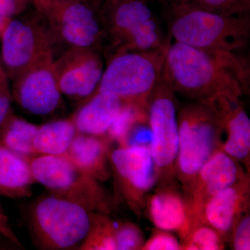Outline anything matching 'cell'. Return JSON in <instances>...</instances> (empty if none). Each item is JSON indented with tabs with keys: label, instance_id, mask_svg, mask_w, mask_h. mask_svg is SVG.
I'll return each instance as SVG.
<instances>
[{
	"label": "cell",
	"instance_id": "obj_28",
	"mask_svg": "<svg viewBox=\"0 0 250 250\" xmlns=\"http://www.w3.org/2000/svg\"><path fill=\"white\" fill-rule=\"evenodd\" d=\"M143 250H182V243L170 231L158 229L143 244Z\"/></svg>",
	"mask_w": 250,
	"mask_h": 250
},
{
	"label": "cell",
	"instance_id": "obj_25",
	"mask_svg": "<svg viewBox=\"0 0 250 250\" xmlns=\"http://www.w3.org/2000/svg\"><path fill=\"white\" fill-rule=\"evenodd\" d=\"M182 239V250H221L225 248V238L215 229L203 223L193 224Z\"/></svg>",
	"mask_w": 250,
	"mask_h": 250
},
{
	"label": "cell",
	"instance_id": "obj_12",
	"mask_svg": "<svg viewBox=\"0 0 250 250\" xmlns=\"http://www.w3.org/2000/svg\"><path fill=\"white\" fill-rule=\"evenodd\" d=\"M62 95L75 100L90 98L98 90L104 68L99 49L70 48L54 61Z\"/></svg>",
	"mask_w": 250,
	"mask_h": 250
},
{
	"label": "cell",
	"instance_id": "obj_6",
	"mask_svg": "<svg viewBox=\"0 0 250 250\" xmlns=\"http://www.w3.org/2000/svg\"><path fill=\"white\" fill-rule=\"evenodd\" d=\"M170 43L146 52H117L104 69L96 91L108 92L125 103L147 108L151 95L162 75Z\"/></svg>",
	"mask_w": 250,
	"mask_h": 250
},
{
	"label": "cell",
	"instance_id": "obj_26",
	"mask_svg": "<svg viewBox=\"0 0 250 250\" xmlns=\"http://www.w3.org/2000/svg\"><path fill=\"white\" fill-rule=\"evenodd\" d=\"M146 118H147V108L125 102L106 136L111 142H117L120 146H123L128 133L135 123Z\"/></svg>",
	"mask_w": 250,
	"mask_h": 250
},
{
	"label": "cell",
	"instance_id": "obj_16",
	"mask_svg": "<svg viewBox=\"0 0 250 250\" xmlns=\"http://www.w3.org/2000/svg\"><path fill=\"white\" fill-rule=\"evenodd\" d=\"M249 194L250 179L246 175L208 199L202 207L197 223L209 225L228 239L237 220L247 211Z\"/></svg>",
	"mask_w": 250,
	"mask_h": 250
},
{
	"label": "cell",
	"instance_id": "obj_17",
	"mask_svg": "<svg viewBox=\"0 0 250 250\" xmlns=\"http://www.w3.org/2000/svg\"><path fill=\"white\" fill-rule=\"evenodd\" d=\"M148 202V213L158 229L176 231L184 238L190 227L187 198L169 186H162Z\"/></svg>",
	"mask_w": 250,
	"mask_h": 250
},
{
	"label": "cell",
	"instance_id": "obj_30",
	"mask_svg": "<svg viewBox=\"0 0 250 250\" xmlns=\"http://www.w3.org/2000/svg\"><path fill=\"white\" fill-rule=\"evenodd\" d=\"M31 5V0H0V14L4 17H17Z\"/></svg>",
	"mask_w": 250,
	"mask_h": 250
},
{
	"label": "cell",
	"instance_id": "obj_3",
	"mask_svg": "<svg viewBox=\"0 0 250 250\" xmlns=\"http://www.w3.org/2000/svg\"><path fill=\"white\" fill-rule=\"evenodd\" d=\"M179 147L175 176L186 196L206 161L221 147L223 126L216 111L208 101H192L177 113Z\"/></svg>",
	"mask_w": 250,
	"mask_h": 250
},
{
	"label": "cell",
	"instance_id": "obj_10",
	"mask_svg": "<svg viewBox=\"0 0 250 250\" xmlns=\"http://www.w3.org/2000/svg\"><path fill=\"white\" fill-rule=\"evenodd\" d=\"M41 18V21L27 16L11 18L5 26L1 36V58L11 80H16L42 59L54 55L57 42Z\"/></svg>",
	"mask_w": 250,
	"mask_h": 250
},
{
	"label": "cell",
	"instance_id": "obj_19",
	"mask_svg": "<svg viewBox=\"0 0 250 250\" xmlns=\"http://www.w3.org/2000/svg\"><path fill=\"white\" fill-rule=\"evenodd\" d=\"M111 141L106 136L77 133L66 154L85 173L100 182L107 180Z\"/></svg>",
	"mask_w": 250,
	"mask_h": 250
},
{
	"label": "cell",
	"instance_id": "obj_11",
	"mask_svg": "<svg viewBox=\"0 0 250 250\" xmlns=\"http://www.w3.org/2000/svg\"><path fill=\"white\" fill-rule=\"evenodd\" d=\"M109 162L120 192L130 208L139 211L144 197L158 182L149 147L119 146L110 152Z\"/></svg>",
	"mask_w": 250,
	"mask_h": 250
},
{
	"label": "cell",
	"instance_id": "obj_31",
	"mask_svg": "<svg viewBox=\"0 0 250 250\" xmlns=\"http://www.w3.org/2000/svg\"><path fill=\"white\" fill-rule=\"evenodd\" d=\"M0 236L7 240L11 244L19 248H23L22 243L18 239L17 235L15 233L14 229L11 228L9 218L0 203Z\"/></svg>",
	"mask_w": 250,
	"mask_h": 250
},
{
	"label": "cell",
	"instance_id": "obj_15",
	"mask_svg": "<svg viewBox=\"0 0 250 250\" xmlns=\"http://www.w3.org/2000/svg\"><path fill=\"white\" fill-rule=\"evenodd\" d=\"M207 101L214 108L226 134V139L220 147L249 170L250 119L241 98L220 96Z\"/></svg>",
	"mask_w": 250,
	"mask_h": 250
},
{
	"label": "cell",
	"instance_id": "obj_14",
	"mask_svg": "<svg viewBox=\"0 0 250 250\" xmlns=\"http://www.w3.org/2000/svg\"><path fill=\"white\" fill-rule=\"evenodd\" d=\"M219 147L210 156L196 176L186 198L190 219L196 221L206 202L224 189L244 178L241 166Z\"/></svg>",
	"mask_w": 250,
	"mask_h": 250
},
{
	"label": "cell",
	"instance_id": "obj_13",
	"mask_svg": "<svg viewBox=\"0 0 250 250\" xmlns=\"http://www.w3.org/2000/svg\"><path fill=\"white\" fill-rule=\"evenodd\" d=\"M54 55L34 64L14 80V95L28 113L45 116L62 103V95L54 70Z\"/></svg>",
	"mask_w": 250,
	"mask_h": 250
},
{
	"label": "cell",
	"instance_id": "obj_2",
	"mask_svg": "<svg viewBox=\"0 0 250 250\" xmlns=\"http://www.w3.org/2000/svg\"><path fill=\"white\" fill-rule=\"evenodd\" d=\"M169 32L174 41L215 52L238 53L250 38V15L226 16L167 3Z\"/></svg>",
	"mask_w": 250,
	"mask_h": 250
},
{
	"label": "cell",
	"instance_id": "obj_5",
	"mask_svg": "<svg viewBox=\"0 0 250 250\" xmlns=\"http://www.w3.org/2000/svg\"><path fill=\"white\" fill-rule=\"evenodd\" d=\"M100 14L106 38L117 52L154 50L170 42L149 0H104Z\"/></svg>",
	"mask_w": 250,
	"mask_h": 250
},
{
	"label": "cell",
	"instance_id": "obj_33",
	"mask_svg": "<svg viewBox=\"0 0 250 250\" xmlns=\"http://www.w3.org/2000/svg\"><path fill=\"white\" fill-rule=\"evenodd\" d=\"M0 88L6 90H9V83H8V76L5 71L3 64L0 61Z\"/></svg>",
	"mask_w": 250,
	"mask_h": 250
},
{
	"label": "cell",
	"instance_id": "obj_4",
	"mask_svg": "<svg viewBox=\"0 0 250 250\" xmlns=\"http://www.w3.org/2000/svg\"><path fill=\"white\" fill-rule=\"evenodd\" d=\"M95 213L80 202L49 192L31 207V232L42 249L79 248L89 231Z\"/></svg>",
	"mask_w": 250,
	"mask_h": 250
},
{
	"label": "cell",
	"instance_id": "obj_22",
	"mask_svg": "<svg viewBox=\"0 0 250 250\" xmlns=\"http://www.w3.org/2000/svg\"><path fill=\"white\" fill-rule=\"evenodd\" d=\"M39 126L10 115L0 126V145L28 159L39 155L34 140Z\"/></svg>",
	"mask_w": 250,
	"mask_h": 250
},
{
	"label": "cell",
	"instance_id": "obj_23",
	"mask_svg": "<svg viewBox=\"0 0 250 250\" xmlns=\"http://www.w3.org/2000/svg\"><path fill=\"white\" fill-rule=\"evenodd\" d=\"M116 226L106 213L95 212L91 226L84 241L79 247L81 250H115Z\"/></svg>",
	"mask_w": 250,
	"mask_h": 250
},
{
	"label": "cell",
	"instance_id": "obj_7",
	"mask_svg": "<svg viewBox=\"0 0 250 250\" xmlns=\"http://www.w3.org/2000/svg\"><path fill=\"white\" fill-rule=\"evenodd\" d=\"M56 42L70 48L100 49L106 32L100 9L82 0H31Z\"/></svg>",
	"mask_w": 250,
	"mask_h": 250
},
{
	"label": "cell",
	"instance_id": "obj_18",
	"mask_svg": "<svg viewBox=\"0 0 250 250\" xmlns=\"http://www.w3.org/2000/svg\"><path fill=\"white\" fill-rule=\"evenodd\" d=\"M124 103L114 94L95 92L72 118L77 132L106 136Z\"/></svg>",
	"mask_w": 250,
	"mask_h": 250
},
{
	"label": "cell",
	"instance_id": "obj_35",
	"mask_svg": "<svg viewBox=\"0 0 250 250\" xmlns=\"http://www.w3.org/2000/svg\"><path fill=\"white\" fill-rule=\"evenodd\" d=\"M82 1H85V2L88 3V4L93 5L98 9H100V6H101L104 0H82Z\"/></svg>",
	"mask_w": 250,
	"mask_h": 250
},
{
	"label": "cell",
	"instance_id": "obj_1",
	"mask_svg": "<svg viewBox=\"0 0 250 250\" xmlns=\"http://www.w3.org/2000/svg\"><path fill=\"white\" fill-rule=\"evenodd\" d=\"M162 76L174 93L191 101L241 98L249 91V65L238 53L205 50L176 41L167 49Z\"/></svg>",
	"mask_w": 250,
	"mask_h": 250
},
{
	"label": "cell",
	"instance_id": "obj_9",
	"mask_svg": "<svg viewBox=\"0 0 250 250\" xmlns=\"http://www.w3.org/2000/svg\"><path fill=\"white\" fill-rule=\"evenodd\" d=\"M175 93L162 75L151 95L147 106L151 130L149 146L157 172L158 182L170 184L175 174L179 147V125Z\"/></svg>",
	"mask_w": 250,
	"mask_h": 250
},
{
	"label": "cell",
	"instance_id": "obj_29",
	"mask_svg": "<svg viewBox=\"0 0 250 250\" xmlns=\"http://www.w3.org/2000/svg\"><path fill=\"white\" fill-rule=\"evenodd\" d=\"M233 250H250V216L245 212L237 220L231 233Z\"/></svg>",
	"mask_w": 250,
	"mask_h": 250
},
{
	"label": "cell",
	"instance_id": "obj_27",
	"mask_svg": "<svg viewBox=\"0 0 250 250\" xmlns=\"http://www.w3.org/2000/svg\"><path fill=\"white\" fill-rule=\"evenodd\" d=\"M144 236L141 229L129 222L120 223L116 226V250H142Z\"/></svg>",
	"mask_w": 250,
	"mask_h": 250
},
{
	"label": "cell",
	"instance_id": "obj_32",
	"mask_svg": "<svg viewBox=\"0 0 250 250\" xmlns=\"http://www.w3.org/2000/svg\"><path fill=\"white\" fill-rule=\"evenodd\" d=\"M10 115H11L10 90L0 88V126Z\"/></svg>",
	"mask_w": 250,
	"mask_h": 250
},
{
	"label": "cell",
	"instance_id": "obj_21",
	"mask_svg": "<svg viewBox=\"0 0 250 250\" xmlns=\"http://www.w3.org/2000/svg\"><path fill=\"white\" fill-rule=\"evenodd\" d=\"M77 133L72 118L49 122L39 126L34 137V148L38 154H66Z\"/></svg>",
	"mask_w": 250,
	"mask_h": 250
},
{
	"label": "cell",
	"instance_id": "obj_8",
	"mask_svg": "<svg viewBox=\"0 0 250 250\" xmlns=\"http://www.w3.org/2000/svg\"><path fill=\"white\" fill-rule=\"evenodd\" d=\"M34 181L49 192L80 202L94 212L106 213L110 207L100 182L75 164L67 154H39L30 159Z\"/></svg>",
	"mask_w": 250,
	"mask_h": 250
},
{
	"label": "cell",
	"instance_id": "obj_34",
	"mask_svg": "<svg viewBox=\"0 0 250 250\" xmlns=\"http://www.w3.org/2000/svg\"><path fill=\"white\" fill-rule=\"evenodd\" d=\"M9 20L10 18L4 17V16L0 14V36H1L5 26H6L7 22H9Z\"/></svg>",
	"mask_w": 250,
	"mask_h": 250
},
{
	"label": "cell",
	"instance_id": "obj_20",
	"mask_svg": "<svg viewBox=\"0 0 250 250\" xmlns=\"http://www.w3.org/2000/svg\"><path fill=\"white\" fill-rule=\"evenodd\" d=\"M34 183L30 159L0 145V195L12 199L30 196Z\"/></svg>",
	"mask_w": 250,
	"mask_h": 250
},
{
	"label": "cell",
	"instance_id": "obj_24",
	"mask_svg": "<svg viewBox=\"0 0 250 250\" xmlns=\"http://www.w3.org/2000/svg\"><path fill=\"white\" fill-rule=\"evenodd\" d=\"M169 4L182 5L226 16L250 15V0H166Z\"/></svg>",
	"mask_w": 250,
	"mask_h": 250
}]
</instances>
